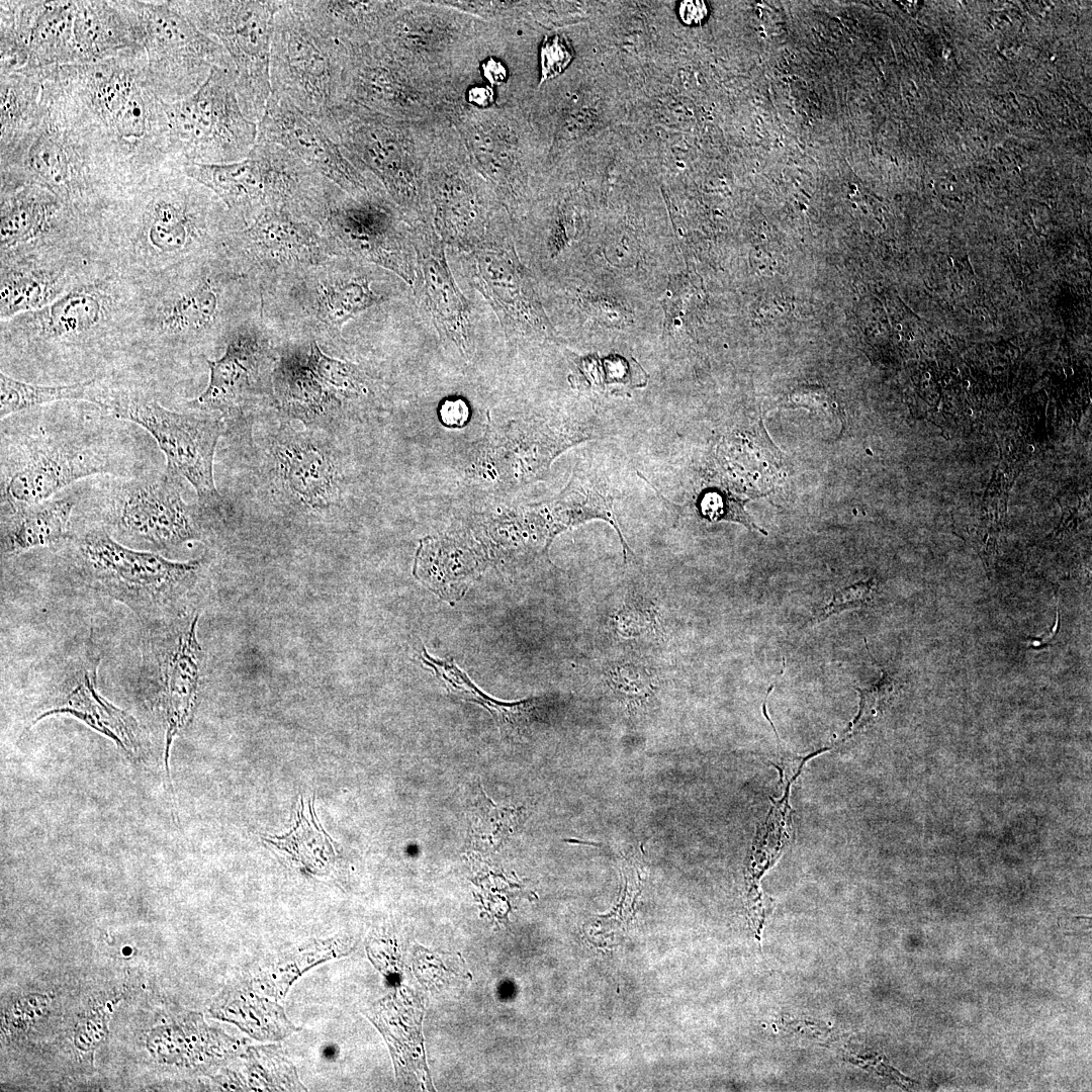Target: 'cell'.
I'll return each mask as SVG.
<instances>
[{
  "instance_id": "6da1fadb",
  "label": "cell",
  "mask_w": 1092,
  "mask_h": 1092,
  "mask_svg": "<svg viewBox=\"0 0 1092 1092\" xmlns=\"http://www.w3.org/2000/svg\"><path fill=\"white\" fill-rule=\"evenodd\" d=\"M50 75L92 145L115 170L155 174L173 160L164 101L145 52L53 68Z\"/></svg>"
},
{
  "instance_id": "7a4b0ae2",
  "label": "cell",
  "mask_w": 1092,
  "mask_h": 1092,
  "mask_svg": "<svg viewBox=\"0 0 1092 1092\" xmlns=\"http://www.w3.org/2000/svg\"><path fill=\"white\" fill-rule=\"evenodd\" d=\"M363 261L337 256L264 289L262 315L280 336L341 339L344 326L388 300Z\"/></svg>"
},
{
  "instance_id": "3957f363",
  "label": "cell",
  "mask_w": 1092,
  "mask_h": 1092,
  "mask_svg": "<svg viewBox=\"0 0 1092 1092\" xmlns=\"http://www.w3.org/2000/svg\"><path fill=\"white\" fill-rule=\"evenodd\" d=\"M112 168L94 149L57 94L43 83L42 116L17 157L1 168L2 186L31 183L51 191L70 210L95 194Z\"/></svg>"
},
{
  "instance_id": "277c9868",
  "label": "cell",
  "mask_w": 1092,
  "mask_h": 1092,
  "mask_svg": "<svg viewBox=\"0 0 1092 1092\" xmlns=\"http://www.w3.org/2000/svg\"><path fill=\"white\" fill-rule=\"evenodd\" d=\"M306 211L341 256L375 264L413 285L414 222L385 191L354 197L328 180Z\"/></svg>"
},
{
  "instance_id": "5b68a950",
  "label": "cell",
  "mask_w": 1092,
  "mask_h": 1092,
  "mask_svg": "<svg viewBox=\"0 0 1092 1092\" xmlns=\"http://www.w3.org/2000/svg\"><path fill=\"white\" fill-rule=\"evenodd\" d=\"M347 55L310 24L297 1H282L271 40V94L322 123L345 102Z\"/></svg>"
},
{
  "instance_id": "8992f818",
  "label": "cell",
  "mask_w": 1092,
  "mask_h": 1092,
  "mask_svg": "<svg viewBox=\"0 0 1092 1092\" xmlns=\"http://www.w3.org/2000/svg\"><path fill=\"white\" fill-rule=\"evenodd\" d=\"M273 394L288 420L325 431L351 404L372 395L373 385L355 364L327 355L314 338L289 336L279 340Z\"/></svg>"
},
{
  "instance_id": "52a82bcc",
  "label": "cell",
  "mask_w": 1092,
  "mask_h": 1092,
  "mask_svg": "<svg viewBox=\"0 0 1092 1092\" xmlns=\"http://www.w3.org/2000/svg\"><path fill=\"white\" fill-rule=\"evenodd\" d=\"M321 126L356 168L381 184L411 220H426L427 183L418 169L413 139L402 120L345 101Z\"/></svg>"
},
{
  "instance_id": "ba28073f",
  "label": "cell",
  "mask_w": 1092,
  "mask_h": 1092,
  "mask_svg": "<svg viewBox=\"0 0 1092 1092\" xmlns=\"http://www.w3.org/2000/svg\"><path fill=\"white\" fill-rule=\"evenodd\" d=\"M79 565L91 586L119 601L143 618L158 619L190 588L200 560L171 561L129 548L103 528L85 533L78 543Z\"/></svg>"
},
{
  "instance_id": "9c48e42d",
  "label": "cell",
  "mask_w": 1092,
  "mask_h": 1092,
  "mask_svg": "<svg viewBox=\"0 0 1092 1092\" xmlns=\"http://www.w3.org/2000/svg\"><path fill=\"white\" fill-rule=\"evenodd\" d=\"M164 109L176 163H234L256 145L258 123L241 106L234 68H214L193 94Z\"/></svg>"
},
{
  "instance_id": "30bf717a",
  "label": "cell",
  "mask_w": 1092,
  "mask_h": 1092,
  "mask_svg": "<svg viewBox=\"0 0 1092 1092\" xmlns=\"http://www.w3.org/2000/svg\"><path fill=\"white\" fill-rule=\"evenodd\" d=\"M179 165L188 177L211 190L240 222L270 207L303 208L327 180L286 149L263 141H257L238 162Z\"/></svg>"
},
{
  "instance_id": "8fae6325",
  "label": "cell",
  "mask_w": 1092,
  "mask_h": 1092,
  "mask_svg": "<svg viewBox=\"0 0 1092 1092\" xmlns=\"http://www.w3.org/2000/svg\"><path fill=\"white\" fill-rule=\"evenodd\" d=\"M127 4L138 18L148 81L164 102L193 94L214 68H234L223 47L200 30L176 1Z\"/></svg>"
},
{
  "instance_id": "7c38bea8",
  "label": "cell",
  "mask_w": 1092,
  "mask_h": 1092,
  "mask_svg": "<svg viewBox=\"0 0 1092 1092\" xmlns=\"http://www.w3.org/2000/svg\"><path fill=\"white\" fill-rule=\"evenodd\" d=\"M182 12L225 50L246 115L261 120L271 95L270 55L274 19L282 1H176Z\"/></svg>"
},
{
  "instance_id": "4fadbf2b",
  "label": "cell",
  "mask_w": 1092,
  "mask_h": 1092,
  "mask_svg": "<svg viewBox=\"0 0 1092 1092\" xmlns=\"http://www.w3.org/2000/svg\"><path fill=\"white\" fill-rule=\"evenodd\" d=\"M225 252L261 292L295 273L341 256L302 207L262 210L230 233Z\"/></svg>"
},
{
  "instance_id": "5bb4252c",
  "label": "cell",
  "mask_w": 1092,
  "mask_h": 1092,
  "mask_svg": "<svg viewBox=\"0 0 1092 1092\" xmlns=\"http://www.w3.org/2000/svg\"><path fill=\"white\" fill-rule=\"evenodd\" d=\"M104 408L150 433L166 457V471L186 479L194 487L201 507L221 506L222 497L214 483L213 459L224 431L222 418L177 413L155 400L129 395L107 396Z\"/></svg>"
},
{
  "instance_id": "9a60e30c",
  "label": "cell",
  "mask_w": 1092,
  "mask_h": 1092,
  "mask_svg": "<svg viewBox=\"0 0 1092 1092\" xmlns=\"http://www.w3.org/2000/svg\"><path fill=\"white\" fill-rule=\"evenodd\" d=\"M262 466L272 495L295 510L322 514L341 500L339 458L323 431L281 423L267 437Z\"/></svg>"
},
{
  "instance_id": "2e32d148",
  "label": "cell",
  "mask_w": 1092,
  "mask_h": 1092,
  "mask_svg": "<svg viewBox=\"0 0 1092 1092\" xmlns=\"http://www.w3.org/2000/svg\"><path fill=\"white\" fill-rule=\"evenodd\" d=\"M279 340L262 313L244 324L230 336L220 358L206 360L208 384L188 406L224 419L267 403L275 405L273 372Z\"/></svg>"
},
{
  "instance_id": "e0dca14e",
  "label": "cell",
  "mask_w": 1092,
  "mask_h": 1092,
  "mask_svg": "<svg viewBox=\"0 0 1092 1092\" xmlns=\"http://www.w3.org/2000/svg\"><path fill=\"white\" fill-rule=\"evenodd\" d=\"M181 479L165 471L120 483L109 495L108 522L122 538L157 550L199 539V508L183 499Z\"/></svg>"
},
{
  "instance_id": "ac0fdd59",
  "label": "cell",
  "mask_w": 1092,
  "mask_h": 1092,
  "mask_svg": "<svg viewBox=\"0 0 1092 1092\" xmlns=\"http://www.w3.org/2000/svg\"><path fill=\"white\" fill-rule=\"evenodd\" d=\"M75 1H1V75L81 64Z\"/></svg>"
},
{
  "instance_id": "d6986e66",
  "label": "cell",
  "mask_w": 1092,
  "mask_h": 1092,
  "mask_svg": "<svg viewBox=\"0 0 1092 1092\" xmlns=\"http://www.w3.org/2000/svg\"><path fill=\"white\" fill-rule=\"evenodd\" d=\"M465 254L472 283L508 336L550 334L532 281L502 228L491 223L482 242Z\"/></svg>"
},
{
  "instance_id": "ffe728a7",
  "label": "cell",
  "mask_w": 1092,
  "mask_h": 1092,
  "mask_svg": "<svg viewBox=\"0 0 1092 1092\" xmlns=\"http://www.w3.org/2000/svg\"><path fill=\"white\" fill-rule=\"evenodd\" d=\"M257 141L278 145L351 196L385 191L356 168L313 118L290 102L270 95L258 123Z\"/></svg>"
},
{
  "instance_id": "44dd1931",
  "label": "cell",
  "mask_w": 1092,
  "mask_h": 1092,
  "mask_svg": "<svg viewBox=\"0 0 1092 1092\" xmlns=\"http://www.w3.org/2000/svg\"><path fill=\"white\" fill-rule=\"evenodd\" d=\"M416 299L440 338L468 359L474 352V328L469 302L450 270L445 244L427 220L414 222Z\"/></svg>"
},
{
  "instance_id": "7402d4cb",
  "label": "cell",
  "mask_w": 1092,
  "mask_h": 1092,
  "mask_svg": "<svg viewBox=\"0 0 1092 1092\" xmlns=\"http://www.w3.org/2000/svg\"><path fill=\"white\" fill-rule=\"evenodd\" d=\"M110 471L99 451L67 441L38 442L27 447L5 478L9 505L35 504L79 479Z\"/></svg>"
},
{
  "instance_id": "603a6c76",
  "label": "cell",
  "mask_w": 1092,
  "mask_h": 1092,
  "mask_svg": "<svg viewBox=\"0 0 1092 1092\" xmlns=\"http://www.w3.org/2000/svg\"><path fill=\"white\" fill-rule=\"evenodd\" d=\"M427 193L433 206V228L447 246L468 253L491 225L487 195L477 179L458 169H434Z\"/></svg>"
},
{
  "instance_id": "cb8c5ba5",
  "label": "cell",
  "mask_w": 1092,
  "mask_h": 1092,
  "mask_svg": "<svg viewBox=\"0 0 1092 1092\" xmlns=\"http://www.w3.org/2000/svg\"><path fill=\"white\" fill-rule=\"evenodd\" d=\"M98 662L99 660L77 671L71 688L35 717L32 724L52 715H70L112 740L128 755L135 757L141 748L139 724L130 714L117 708L98 693Z\"/></svg>"
},
{
  "instance_id": "d4e9b609",
  "label": "cell",
  "mask_w": 1092,
  "mask_h": 1092,
  "mask_svg": "<svg viewBox=\"0 0 1092 1092\" xmlns=\"http://www.w3.org/2000/svg\"><path fill=\"white\" fill-rule=\"evenodd\" d=\"M74 35L81 64L144 52L127 1H75Z\"/></svg>"
},
{
  "instance_id": "484cf974",
  "label": "cell",
  "mask_w": 1092,
  "mask_h": 1092,
  "mask_svg": "<svg viewBox=\"0 0 1092 1092\" xmlns=\"http://www.w3.org/2000/svg\"><path fill=\"white\" fill-rule=\"evenodd\" d=\"M297 3L317 31L347 52L377 41L399 7L394 2L302 0Z\"/></svg>"
},
{
  "instance_id": "4316f807",
  "label": "cell",
  "mask_w": 1092,
  "mask_h": 1092,
  "mask_svg": "<svg viewBox=\"0 0 1092 1092\" xmlns=\"http://www.w3.org/2000/svg\"><path fill=\"white\" fill-rule=\"evenodd\" d=\"M2 253L44 236L71 211L51 191L31 183L1 187Z\"/></svg>"
},
{
  "instance_id": "83f0119b",
  "label": "cell",
  "mask_w": 1092,
  "mask_h": 1092,
  "mask_svg": "<svg viewBox=\"0 0 1092 1092\" xmlns=\"http://www.w3.org/2000/svg\"><path fill=\"white\" fill-rule=\"evenodd\" d=\"M2 513L1 554L12 556L65 539L75 500L71 496L49 498L35 504L9 505Z\"/></svg>"
},
{
  "instance_id": "f1b7e54d",
  "label": "cell",
  "mask_w": 1092,
  "mask_h": 1092,
  "mask_svg": "<svg viewBox=\"0 0 1092 1092\" xmlns=\"http://www.w3.org/2000/svg\"><path fill=\"white\" fill-rule=\"evenodd\" d=\"M195 616L179 637L165 668L164 720L166 727L164 763L170 782L169 756L174 737L188 721L196 700L201 648L196 639Z\"/></svg>"
},
{
  "instance_id": "f546056e",
  "label": "cell",
  "mask_w": 1092,
  "mask_h": 1092,
  "mask_svg": "<svg viewBox=\"0 0 1092 1092\" xmlns=\"http://www.w3.org/2000/svg\"><path fill=\"white\" fill-rule=\"evenodd\" d=\"M42 86L40 71L1 75V167L19 154L38 126Z\"/></svg>"
},
{
  "instance_id": "4dcf8cb0",
  "label": "cell",
  "mask_w": 1092,
  "mask_h": 1092,
  "mask_svg": "<svg viewBox=\"0 0 1092 1092\" xmlns=\"http://www.w3.org/2000/svg\"><path fill=\"white\" fill-rule=\"evenodd\" d=\"M109 299L92 286L66 291L49 305L32 311L30 323L35 333L46 338H69L85 335L105 320Z\"/></svg>"
},
{
  "instance_id": "1f68e13d",
  "label": "cell",
  "mask_w": 1092,
  "mask_h": 1092,
  "mask_svg": "<svg viewBox=\"0 0 1092 1092\" xmlns=\"http://www.w3.org/2000/svg\"><path fill=\"white\" fill-rule=\"evenodd\" d=\"M264 840L286 854L306 874L328 872L336 858L334 842L315 815L313 798L307 802L301 799L294 825L287 833L265 837Z\"/></svg>"
},
{
  "instance_id": "d6a6232c",
  "label": "cell",
  "mask_w": 1092,
  "mask_h": 1092,
  "mask_svg": "<svg viewBox=\"0 0 1092 1092\" xmlns=\"http://www.w3.org/2000/svg\"><path fill=\"white\" fill-rule=\"evenodd\" d=\"M421 657L444 682L449 693L485 707L503 729L519 732L530 723L537 708V699L514 703L496 701L478 690L453 660L434 658L424 648Z\"/></svg>"
},
{
  "instance_id": "836d02e7",
  "label": "cell",
  "mask_w": 1092,
  "mask_h": 1092,
  "mask_svg": "<svg viewBox=\"0 0 1092 1092\" xmlns=\"http://www.w3.org/2000/svg\"><path fill=\"white\" fill-rule=\"evenodd\" d=\"M65 281L61 275L46 270L2 269L0 290L1 320L38 310L62 294Z\"/></svg>"
},
{
  "instance_id": "e575fe53",
  "label": "cell",
  "mask_w": 1092,
  "mask_h": 1092,
  "mask_svg": "<svg viewBox=\"0 0 1092 1092\" xmlns=\"http://www.w3.org/2000/svg\"><path fill=\"white\" fill-rule=\"evenodd\" d=\"M106 395L98 392L94 380L64 385H40L16 380L0 373V418L38 405L62 400H87L104 406Z\"/></svg>"
},
{
  "instance_id": "d590c367",
  "label": "cell",
  "mask_w": 1092,
  "mask_h": 1092,
  "mask_svg": "<svg viewBox=\"0 0 1092 1092\" xmlns=\"http://www.w3.org/2000/svg\"><path fill=\"white\" fill-rule=\"evenodd\" d=\"M577 373L574 382L577 386H586L593 379L600 377L593 389L614 392H624L629 389L645 386L647 374L636 361H629L619 355H611L605 358L597 356L580 357L575 361Z\"/></svg>"
},
{
  "instance_id": "8d00e7d4",
  "label": "cell",
  "mask_w": 1092,
  "mask_h": 1092,
  "mask_svg": "<svg viewBox=\"0 0 1092 1092\" xmlns=\"http://www.w3.org/2000/svg\"><path fill=\"white\" fill-rule=\"evenodd\" d=\"M856 690L860 698L859 710L850 730L864 727L884 711L894 696L895 685L889 673L883 670L881 678L876 684L867 689Z\"/></svg>"
},
{
  "instance_id": "74e56055",
  "label": "cell",
  "mask_w": 1092,
  "mask_h": 1092,
  "mask_svg": "<svg viewBox=\"0 0 1092 1092\" xmlns=\"http://www.w3.org/2000/svg\"><path fill=\"white\" fill-rule=\"evenodd\" d=\"M611 686L627 699L646 697L652 689L651 675L634 662H618L611 666L608 674Z\"/></svg>"
},
{
  "instance_id": "f35d334b",
  "label": "cell",
  "mask_w": 1092,
  "mask_h": 1092,
  "mask_svg": "<svg viewBox=\"0 0 1092 1092\" xmlns=\"http://www.w3.org/2000/svg\"><path fill=\"white\" fill-rule=\"evenodd\" d=\"M700 507L703 516L710 521L726 520L737 522L766 535V532L758 528L749 518L743 509L742 502L730 495L716 490L707 491L703 494Z\"/></svg>"
},
{
  "instance_id": "ab89813d",
  "label": "cell",
  "mask_w": 1092,
  "mask_h": 1092,
  "mask_svg": "<svg viewBox=\"0 0 1092 1092\" xmlns=\"http://www.w3.org/2000/svg\"><path fill=\"white\" fill-rule=\"evenodd\" d=\"M875 586V579H869L839 589L832 596L829 603L815 615L817 621L820 622L833 614L868 604L872 598Z\"/></svg>"
},
{
  "instance_id": "60d3db41",
  "label": "cell",
  "mask_w": 1092,
  "mask_h": 1092,
  "mask_svg": "<svg viewBox=\"0 0 1092 1092\" xmlns=\"http://www.w3.org/2000/svg\"><path fill=\"white\" fill-rule=\"evenodd\" d=\"M572 59L573 51L565 38L559 35L546 37L540 50V82L542 83L560 75Z\"/></svg>"
},
{
  "instance_id": "b9f144b4",
  "label": "cell",
  "mask_w": 1092,
  "mask_h": 1092,
  "mask_svg": "<svg viewBox=\"0 0 1092 1092\" xmlns=\"http://www.w3.org/2000/svg\"><path fill=\"white\" fill-rule=\"evenodd\" d=\"M809 391H796L790 396V403L794 407L803 406L809 408L811 412L817 414L822 420H829L834 422L836 419L841 420L837 411L836 403L828 396V394L822 392L820 389L816 392Z\"/></svg>"
},
{
  "instance_id": "7bdbcfd3",
  "label": "cell",
  "mask_w": 1092,
  "mask_h": 1092,
  "mask_svg": "<svg viewBox=\"0 0 1092 1092\" xmlns=\"http://www.w3.org/2000/svg\"><path fill=\"white\" fill-rule=\"evenodd\" d=\"M618 629L621 635L625 636H638L645 632L648 627V617L639 609H630L629 607L622 610L618 616Z\"/></svg>"
},
{
  "instance_id": "ee69618b",
  "label": "cell",
  "mask_w": 1092,
  "mask_h": 1092,
  "mask_svg": "<svg viewBox=\"0 0 1092 1092\" xmlns=\"http://www.w3.org/2000/svg\"><path fill=\"white\" fill-rule=\"evenodd\" d=\"M708 6L701 0H686L678 6V17L687 25H699L708 16Z\"/></svg>"
},
{
  "instance_id": "f6af8a7d",
  "label": "cell",
  "mask_w": 1092,
  "mask_h": 1092,
  "mask_svg": "<svg viewBox=\"0 0 1092 1092\" xmlns=\"http://www.w3.org/2000/svg\"><path fill=\"white\" fill-rule=\"evenodd\" d=\"M486 79L493 84H500L506 77V70L497 61L490 60L484 65Z\"/></svg>"
},
{
  "instance_id": "bcb514c9",
  "label": "cell",
  "mask_w": 1092,
  "mask_h": 1092,
  "mask_svg": "<svg viewBox=\"0 0 1092 1092\" xmlns=\"http://www.w3.org/2000/svg\"><path fill=\"white\" fill-rule=\"evenodd\" d=\"M492 93L487 87H475L469 93V100L476 105L485 106L491 102Z\"/></svg>"
},
{
  "instance_id": "7dc6e473",
  "label": "cell",
  "mask_w": 1092,
  "mask_h": 1092,
  "mask_svg": "<svg viewBox=\"0 0 1092 1092\" xmlns=\"http://www.w3.org/2000/svg\"><path fill=\"white\" fill-rule=\"evenodd\" d=\"M1060 622H1061L1060 621V612L1058 611L1057 612V624L1055 625L1053 632L1051 634L1046 635V636L1041 637V638H1029L1027 640L1029 642L1028 646L1032 647V648H1042L1044 646L1050 645L1052 643V641L1054 640L1053 638H1055L1059 633L1060 626H1061Z\"/></svg>"
}]
</instances>
